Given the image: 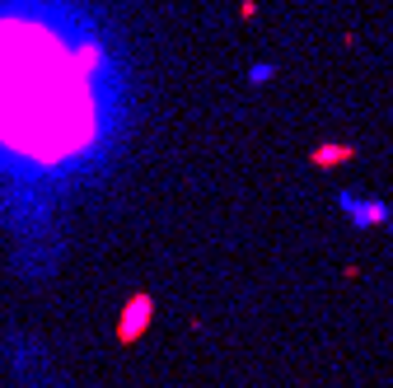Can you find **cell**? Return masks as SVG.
Wrapping results in <instances>:
<instances>
[{
  "instance_id": "7a4b0ae2",
  "label": "cell",
  "mask_w": 393,
  "mask_h": 388,
  "mask_svg": "<svg viewBox=\"0 0 393 388\" xmlns=\"http://www.w3.org/2000/svg\"><path fill=\"white\" fill-rule=\"evenodd\" d=\"M0 388H71L66 361L52 337L33 328L0 332Z\"/></svg>"
},
{
  "instance_id": "3957f363",
  "label": "cell",
  "mask_w": 393,
  "mask_h": 388,
  "mask_svg": "<svg viewBox=\"0 0 393 388\" xmlns=\"http://www.w3.org/2000/svg\"><path fill=\"white\" fill-rule=\"evenodd\" d=\"M333 210H337L342 225L356 230V234H374V230H389L393 225L389 197H379V192H370V187H337Z\"/></svg>"
},
{
  "instance_id": "277c9868",
  "label": "cell",
  "mask_w": 393,
  "mask_h": 388,
  "mask_svg": "<svg viewBox=\"0 0 393 388\" xmlns=\"http://www.w3.org/2000/svg\"><path fill=\"white\" fill-rule=\"evenodd\" d=\"M276 75H281V66H276L272 56H258V61H248L243 84H248V89H267V84H276Z\"/></svg>"
},
{
  "instance_id": "6da1fadb",
  "label": "cell",
  "mask_w": 393,
  "mask_h": 388,
  "mask_svg": "<svg viewBox=\"0 0 393 388\" xmlns=\"http://www.w3.org/2000/svg\"><path fill=\"white\" fill-rule=\"evenodd\" d=\"M141 122L127 28L108 0H0V248L10 271L47 285L75 215Z\"/></svg>"
}]
</instances>
